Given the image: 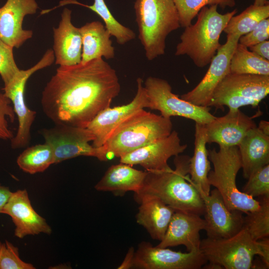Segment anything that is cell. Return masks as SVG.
<instances>
[{
  "mask_svg": "<svg viewBox=\"0 0 269 269\" xmlns=\"http://www.w3.org/2000/svg\"><path fill=\"white\" fill-rule=\"evenodd\" d=\"M217 8L216 5L203 7L197 15L196 22L185 27L176 46V56H188L199 68L210 63L221 45V33L237 12L235 9L222 14Z\"/></svg>",
  "mask_w": 269,
  "mask_h": 269,
  "instance_id": "3957f363",
  "label": "cell"
},
{
  "mask_svg": "<svg viewBox=\"0 0 269 269\" xmlns=\"http://www.w3.org/2000/svg\"><path fill=\"white\" fill-rule=\"evenodd\" d=\"M134 248L131 247L128 251L126 257L121 264V265L118 268L119 269H128L132 268L133 260L134 256Z\"/></svg>",
  "mask_w": 269,
  "mask_h": 269,
  "instance_id": "ab89813d",
  "label": "cell"
},
{
  "mask_svg": "<svg viewBox=\"0 0 269 269\" xmlns=\"http://www.w3.org/2000/svg\"><path fill=\"white\" fill-rule=\"evenodd\" d=\"M240 37L238 34H227L226 42L218 49L202 79L192 90L182 95L181 99L198 106L208 107L215 88L230 73V60Z\"/></svg>",
  "mask_w": 269,
  "mask_h": 269,
  "instance_id": "4fadbf2b",
  "label": "cell"
},
{
  "mask_svg": "<svg viewBox=\"0 0 269 269\" xmlns=\"http://www.w3.org/2000/svg\"><path fill=\"white\" fill-rule=\"evenodd\" d=\"M2 214L11 217L15 227L14 236L19 239L41 233L50 235L52 232L46 220L33 209L26 189L12 192Z\"/></svg>",
  "mask_w": 269,
  "mask_h": 269,
  "instance_id": "e0dca14e",
  "label": "cell"
},
{
  "mask_svg": "<svg viewBox=\"0 0 269 269\" xmlns=\"http://www.w3.org/2000/svg\"><path fill=\"white\" fill-rule=\"evenodd\" d=\"M269 93V76L229 73L215 88L208 107L229 111L257 107Z\"/></svg>",
  "mask_w": 269,
  "mask_h": 269,
  "instance_id": "ba28073f",
  "label": "cell"
},
{
  "mask_svg": "<svg viewBox=\"0 0 269 269\" xmlns=\"http://www.w3.org/2000/svg\"><path fill=\"white\" fill-rule=\"evenodd\" d=\"M143 85L149 100V109L158 110L164 118L182 117L206 125L216 117L210 113L209 107L198 106L179 98L164 79L150 76Z\"/></svg>",
  "mask_w": 269,
  "mask_h": 269,
  "instance_id": "8fae6325",
  "label": "cell"
},
{
  "mask_svg": "<svg viewBox=\"0 0 269 269\" xmlns=\"http://www.w3.org/2000/svg\"><path fill=\"white\" fill-rule=\"evenodd\" d=\"M257 128L266 134L269 135V122L262 120L260 122Z\"/></svg>",
  "mask_w": 269,
  "mask_h": 269,
  "instance_id": "60d3db41",
  "label": "cell"
},
{
  "mask_svg": "<svg viewBox=\"0 0 269 269\" xmlns=\"http://www.w3.org/2000/svg\"><path fill=\"white\" fill-rule=\"evenodd\" d=\"M238 146L245 178L248 179L256 170L269 164V135L257 127L248 132Z\"/></svg>",
  "mask_w": 269,
  "mask_h": 269,
  "instance_id": "cb8c5ba5",
  "label": "cell"
},
{
  "mask_svg": "<svg viewBox=\"0 0 269 269\" xmlns=\"http://www.w3.org/2000/svg\"><path fill=\"white\" fill-rule=\"evenodd\" d=\"M172 131L170 119L141 109L120 125L102 146L108 160L120 158L167 136Z\"/></svg>",
  "mask_w": 269,
  "mask_h": 269,
  "instance_id": "5b68a950",
  "label": "cell"
},
{
  "mask_svg": "<svg viewBox=\"0 0 269 269\" xmlns=\"http://www.w3.org/2000/svg\"><path fill=\"white\" fill-rule=\"evenodd\" d=\"M15 114L10 100L0 91V139H11L14 134L9 126V121L13 123Z\"/></svg>",
  "mask_w": 269,
  "mask_h": 269,
  "instance_id": "d590c367",
  "label": "cell"
},
{
  "mask_svg": "<svg viewBox=\"0 0 269 269\" xmlns=\"http://www.w3.org/2000/svg\"><path fill=\"white\" fill-rule=\"evenodd\" d=\"M260 207L246 214L244 219L243 228L255 241L269 236V196L259 197Z\"/></svg>",
  "mask_w": 269,
  "mask_h": 269,
  "instance_id": "4dcf8cb0",
  "label": "cell"
},
{
  "mask_svg": "<svg viewBox=\"0 0 269 269\" xmlns=\"http://www.w3.org/2000/svg\"><path fill=\"white\" fill-rule=\"evenodd\" d=\"M247 179L243 192L253 198L269 196V164L256 170Z\"/></svg>",
  "mask_w": 269,
  "mask_h": 269,
  "instance_id": "d6a6232c",
  "label": "cell"
},
{
  "mask_svg": "<svg viewBox=\"0 0 269 269\" xmlns=\"http://www.w3.org/2000/svg\"><path fill=\"white\" fill-rule=\"evenodd\" d=\"M40 134L53 151L54 163L79 156L108 160L102 146L95 147L90 144L94 136L87 128L55 124L52 128L41 130Z\"/></svg>",
  "mask_w": 269,
  "mask_h": 269,
  "instance_id": "9c48e42d",
  "label": "cell"
},
{
  "mask_svg": "<svg viewBox=\"0 0 269 269\" xmlns=\"http://www.w3.org/2000/svg\"><path fill=\"white\" fill-rule=\"evenodd\" d=\"M208 152L213 165V169L208 173L209 183L218 190L227 208L245 214L259 209V201L237 186L236 177L242 168L238 146L219 147L218 150L213 148Z\"/></svg>",
  "mask_w": 269,
  "mask_h": 269,
  "instance_id": "52a82bcc",
  "label": "cell"
},
{
  "mask_svg": "<svg viewBox=\"0 0 269 269\" xmlns=\"http://www.w3.org/2000/svg\"><path fill=\"white\" fill-rule=\"evenodd\" d=\"M16 163L22 171L29 174L42 172L54 164L53 151L45 142L29 146L19 155Z\"/></svg>",
  "mask_w": 269,
  "mask_h": 269,
  "instance_id": "83f0119b",
  "label": "cell"
},
{
  "mask_svg": "<svg viewBox=\"0 0 269 269\" xmlns=\"http://www.w3.org/2000/svg\"><path fill=\"white\" fill-rule=\"evenodd\" d=\"M79 30L82 41L81 63L99 58H114L115 48L110 39L111 35L101 22H87Z\"/></svg>",
  "mask_w": 269,
  "mask_h": 269,
  "instance_id": "d4e9b609",
  "label": "cell"
},
{
  "mask_svg": "<svg viewBox=\"0 0 269 269\" xmlns=\"http://www.w3.org/2000/svg\"><path fill=\"white\" fill-rule=\"evenodd\" d=\"M205 223L201 216L194 213L175 211L165 234L157 247L167 248L184 245L187 252L200 250V232Z\"/></svg>",
  "mask_w": 269,
  "mask_h": 269,
  "instance_id": "ffe728a7",
  "label": "cell"
},
{
  "mask_svg": "<svg viewBox=\"0 0 269 269\" xmlns=\"http://www.w3.org/2000/svg\"><path fill=\"white\" fill-rule=\"evenodd\" d=\"M230 73L269 76V60L237 44L230 62Z\"/></svg>",
  "mask_w": 269,
  "mask_h": 269,
  "instance_id": "4316f807",
  "label": "cell"
},
{
  "mask_svg": "<svg viewBox=\"0 0 269 269\" xmlns=\"http://www.w3.org/2000/svg\"><path fill=\"white\" fill-rule=\"evenodd\" d=\"M200 250L209 264L217 269H252L255 256L261 257L269 267V239L254 240L243 228L235 235L221 239L207 237L201 241Z\"/></svg>",
  "mask_w": 269,
  "mask_h": 269,
  "instance_id": "8992f818",
  "label": "cell"
},
{
  "mask_svg": "<svg viewBox=\"0 0 269 269\" xmlns=\"http://www.w3.org/2000/svg\"><path fill=\"white\" fill-rule=\"evenodd\" d=\"M146 174V171L134 169L127 164L112 165L95 185V189L111 192L116 195H123L129 191L136 193L140 189Z\"/></svg>",
  "mask_w": 269,
  "mask_h": 269,
  "instance_id": "603a6c76",
  "label": "cell"
},
{
  "mask_svg": "<svg viewBox=\"0 0 269 269\" xmlns=\"http://www.w3.org/2000/svg\"><path fill=\"white\" fill-rule=\"evenodd\" d=\"M13 49L0 39V75L4 86L10 83L20 70L14 60Z\"/></svg>",
  "mask_w": 269,
  "mask_h": 269,
  "instance_id": "e575fe53",
  "label": "cell"
},
{
  "mask_svg": "<svg viewBox=\"0 0 269 269\" xmlns=\"http://www.w3.org/2000/svg\"><path fill=\"white\" fill-rule=\"evenodd\" d=\"M200 196L204 204V230L207 237L227 238L235 235L243 228V213L229 209L217 189L210 190L208 195Z\"/></svg>",
  "mask_w": 269,
  "mask_h": 269,
  "instance_id": "9a60e30c",
  "label": "cell"
},
{
  "mask_svg": "<svg viewBox=\"0 0 269 269\" xmlns=\"http://www.w3.org/2000/svg\"><path fill=\"white\" fill-rule=\"evenodd\" d=\"M138 38L146 59L165 53L167 36L180 27L173 0H135L134 3Z\"/></svg>",
  "mask_w": 269,
  "mask_h": 269,
  "instance_id": "277c9868",
  "label": "cell"
},
{
  "mask_svg": "<svg viewBox=\"0 0 269 269\" xmlns=\"http://www.w3.org/2000/svg\"><path fill=\"white\" fill-rule=\"evenodd\" d=\"M35 0H7L0 7V39L13 48H18L32 38L33 31L24 29V17L36 12Z\"/></svg>",
  "mask_w": 269,
  "mask_h": 269,
  "instance_id": "ac0fdd59",
  "label": "cell"
},
{
  "mask_svg": "<svg viewBox=\"0 0 269 269\" xmlns=\"http://www.w3.org/2000/svg\"><path fill=\"white\" fill-rule=\"evenodd\" d=\"M176 8L180 26L186 27L191 24L203 7L216 5L222 9L233 7L235 0H173Z\"/></svg>",
  "mask_w": 269,
  "mask_h": 269,
  "instance_id": "1f68e13d",
  "label": "cell"
},
{
  "mask_svg": "<svg viewBox=\"0 0 269 269\" xmlns=\"http://www.w3.org/2000/svg\"><path fill=\"white\" fill-rule=\"evenodd\" d=\"M2 243L0 241V247L1 246Z\"/></svg>",
  "mask_w": 269,
  "mask_h": 269,
  "instance_id": "7bdbcfd3",
  "label": "cell"
},
{
  "mask_svg": "<svg viewBox=\"0 0 269 269\" xmlns=\"http://www.w3.org/2000/svg\"><path fill=\"white\" fill-rule=\"evenodd\" d=\"M205 126L207 143H216L219 147L238 146L248 132L257 127L253 118L240 109L216 117Z\"/></svg>",
  "mask_w": 269,
  "mask_h": 269,
  "instance_id": "d6986e66",
  "label": "cell"
},
{
  "mask_svg": "<svg viewBox=\"0 0 269 269\" xmlns=\"http://www.w3.org/2000/svg\"><path fill=\"white\" fill-rule=\"evenodd\" d=\"M72 11L65 8L57 27L53 28V51L55 63L59 66H71L81 62L82 41L79 28L71 21Z\"/></svg>",
  "mask_w": 269,
  "mask_h": 269,
  "instance_id": "44dd1931",
  "label": "cell"
},
{
  "mask_svg": "<svg viewBox=\"0 0 269 269\" xmlns=\"http://www.w3.org/2000/svg\"><path fill=\"white\" fill-rule=\"evenodd\" d=\"M269 38V18L262 20L249 33L239 38L238 42L247 47L268 40Z\"/></svg>",
  "mask_w": 269,
  "mask_h": 269,
  "instance_id": "8d00e7d4",
  "label": "cell"
},
{
  "mask_svg": "<svg viewBox=\"0 0 269 269\" xmlns=\"http://www.w3.org/2000/svg\"><path fill=\"white\" fill-rule=\"evenodd\" d=\"M253 4L257 6H264L269 4V2L268 0H254Z\"/></svg>",
  "mask_w": 269,
  "mask_h": 269,
  "instance_id": "b9f144b4",
  "label": "cell"
},
{
  "mask_svg": "<svg viewBox=\"0 0 269 269\" xmlns=\"http://www.w3.org/2000/svg\"><path fill=\"white\" fill-rule=\"evenodd\" d=\"M12 192L9 187L3 186L0 183V214H2L3 208Z\"/></svg>",
  "mask_w": 269,
  "mask_h": 269,
  "instance_id": "f35d334b",
  "label": "cell"
},
{
  "mask_svg": "<svg viewBox=\"0 0 269 269\" xmlns=\"http://www.w3.org/2000/svg\"><path fill=\"white\" fill-rule=\"evenodd\" d=\"M120 90L116 70L99 58L59 66L42 92L41 105L54 124L86 128Z\"/></svg>",
  "mask_w": 269,
  "mask_h": 269,
  "instance_id": "6da1fadb",
  "label": "cell"
},
{
  "mask_svg": "<svg viewBox=\"0 0 269 269\" xmlns=\"http://www.w3.org/2000/svg\"><path fill=\"white\" fill-rule=\"evenodd\" d=\"M190 158L187 155L175 156L174 170H146L140 189L134 194V200L144 196H154L175 211L203 215V199L189 181Z\"/></svg>",
  "mask_w": 269,
  "mask_h": 269,
  "instance_id": "7a4b0ae2",
  "label": "cell"
},
{
  "mask_svg": "<svg viewBox=\"0 0 269 269\" xmlns=\"http://www.w3.org/2000/svg\"><path fill=\"white\" fill-rule=\"evenodd\" d=\"M269 17V4L257 6L253 4L247 7L239 14L232 16L224 32L227 34L245 35L263 20Z\"/></svg>",
  "mask_w": 269,
  "mask_h": 269,
  "instance_id": "f1b7e54d",
  "label": "cell"
},
{
  "mask_svg": "<svg viewBox=\"0 0 269 269\" xmlns=\"http://www.w3.org/2000/svg\"><path fill=\"white\" fill-rule=\"evenodd\" d=\"M135 201L139 204L136 222L146 229L153 240L160 241L175 210L154 196H144Z\"/></svg>",
  "mask_w": 269,
  "mask_h": 269,
  "instance_id": "7402d4cb",
  "label": "cell"
},
{
  "mask_svg": "<svg viewBox=\"0 0 269 269\" xmlns=\"http://www.w3.org/2000/svg\"><path fill=\"white\" fill-rule=\"evenodd\" d=\"M207 263L200 250L182 253L153 246L143 241L134 252L132 268L138 269H199Z\"/></svg>",
  "mask_w": 269,
  "mask_h": 269,
  "instance_id": "7c38bea8",
  "label": "cell"
},
{
  "mask_svg": "<svg viewBox=\"0 0 269 269\" xmlns=\"http://www.w3.org/2000/svg\"><path fill=\"white\" fill-rule=\"evenodd\" d=\"M137 91L129 103L113 108L108 107L100 112L87 125L94 139L92 145L103 146L114 131L127 119L136 112L149 108L148 98L140 78L136 79Z\"/></svg>",
  "mask_w": 269,
  "mask_h": 269,
  "instance_id": "5bb4252c",
  "label": "cell"
},
{
  "mask_svg": "<svg viewBox=\"0 0 269 269\" xmlns=\"http://www.w3.org/2000/svg\"><path fill=\"white\" fill-rule=\"evenodd\" d=\"M186 144L181 143L178 133L173 131L167 136L152 142L120 157L121 163L139 165L146 171L167 169L168 160L182 153Z\"/></svg>",
  "mask_w": 269,
  "mask_h": 269,
  "instance_id": "2e32d148",
  "label": "cell"
},
{
  "mask_svg": "<svg viewBox=\"0 0 269 269\" xmlns=\"http://www.w3.org/2000/svg\"><path fill=\"white\" fill-rule=\"evenodd\" d=\"M30 263L19 257L18 248L5 240L0 247V269H34Z\"/></svg>",
  "mask_w": 269,
  "mask_h": 269,
  "instance_id": "836d02e7",
  "label": "cell"
},
{
  "mask_svg": "<svg viewBox=\"0 0 269 269\" xmlns=\"http://www.w3.org/2000/svg\"><path fill=\"white\" fill-rule=\"evenodd\" d=\"M77 5L86 7L97 14L105 23L106 28L117 42L124 45L135 38L133 30L122 24L113 15L104 0H94L92 5H87L78 1Z\"/></svg>",
  "mask_w": 269,
  "mask_h": 269,
  "instance_id": "f546056e",
  "label": "cell"
},
{
  "mask_svg": "<svg viewBox=\"0 0 269 269\" xmlns=\"http://www.w3.org/2000/svg\"><path fill=\"white\" fill-rule=\"evenodd\" d=\"M249 50L261 57L269 60V41L267 40L251 46Z\"/></svg>",
  "mask_w": 269,
  "mask_h": 269,
  "instance_id": "74e56055",
  "label": "cell"
},
{
  "mask_svg": "<svg viewBox=\"0 0 269 269\" xmlns=\"http://www.w3.org/2000/svg\"><path fill=\"white\" fill-rule=\"evenodd\" d=\"M54 61L53 51L48 49L36 64L26 70L20 69L11 81L4 86V93L12 104L18 123L17 132L10 139L13 149L28 146L31 139V128L36 115L35 111L27 107L25 101L24 91L27 81L35 72L51 66Z\"/></svg>",
  "mask_w": 269,
  "mask_h": 269,
  "instance_id": "30bf717a",
  "label": "cell"
},
{
  "mask_svg": "<svg viewBox=\"0 0 269 269\" xmlns=\"http://www.w3.org/2000/svg\"><path fill=\"white\" fill-rule=\"evenodd\" d=\"M194 137V153L189 162V181L200 195H208L211 190L208 180L211 162L206 146L207 143L205 125L195 123Z\"/></svg>",
  "mask_w": 269,
  "mask_h": 269,
  "instance_id": "484cf974",
  "label": "cell"
}]
</instances>
